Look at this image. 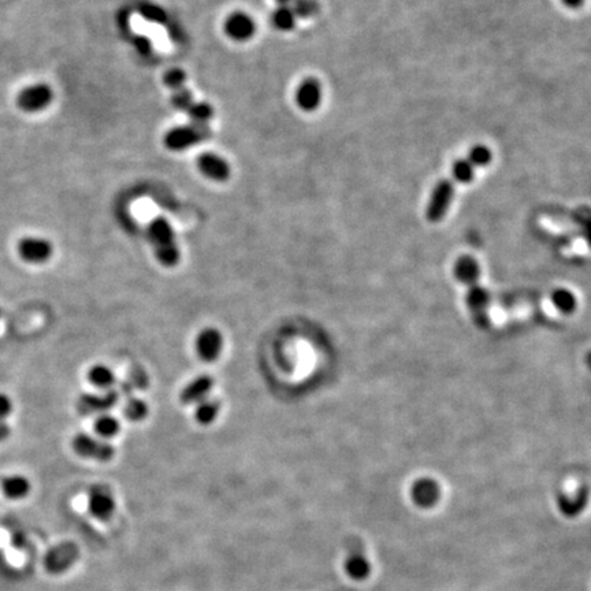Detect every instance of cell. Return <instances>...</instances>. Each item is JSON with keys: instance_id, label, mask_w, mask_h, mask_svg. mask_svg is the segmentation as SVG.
I'll use <instances>...</instances> for the list:
<instances>
[{"instance_id": "cell-24", "label": "cell", "mask_w": 591, "mask_h": 591, "mask_svg": "<svg viewBox=\"0 0 591 591\" xmlns=\"http://www.w3.org/2000/svg\"><path fill=\"white\" fill-rule=\"evenodd\" d=\"M475 167L470 163L467 158L458 159L452 166V175L458 181V184L467 185L471 184L475 178Z\"/></svg>"}, {"instance_id": "cell-34", "label": "cell", "mask_w": 591, "mask_h": 591, "mask_svg": "<svg viewBox=\"0 0 591 591\" xmlns=\"http://www.w3.org/2000/svg\"><path fill=\"white\" fill-rule=\"evenodd\" d=\"M578 219H580L579 222L582 225L585 237H586L587 243L591 245V211L582 209V210L579 211V218Z\"/></svg>"}, {"instance_id": "cell-14", "label": "cell", "mask_w": 591, "mask_h": 591, "mask_svg": "<svg viewBox=\"0 0 591 591\" xmlns=\"http://www.w3.org/2000/svg\"><path fill=\"white\" fill-rule=\"evenodd\" d=\"M255 21L248 14L237 11L228 17L225 22V32L236 41H245L255 35Z\"/></svg>"}, {"instance_id": "cell-15", "label": "cell", "mask_w": 591, "mask_h": 591, "mask_svg": "<svg viewBox=\"0 0 591 591\" xmlns=\"http://www.w3.org/2000/svg\"><path fill=\"white\" fill-rule=\"evenodd\" d=\"M589 502V492L587 489L578 490L573 496L570 495H561L557 498V508L560 514L568 519H575L582 515V512L586 509Z\"/></svg>"}, {"instance_id": "cell-29", "label": "cell", "mask_w": 591, "mask_h": 591, "mask_svg": "<svg viewBox=\"0 0 591 591\" xmlns=\"http://www.w3.org/2000/svg\"><path fill=\"white\" fill-rule=\"evenodd\" d=\"M187 113L189 115L193 123L207 125L214 115V110L207 103H193Z\"/></svg>"}, {"instance_id": "cell-31", "label": "cell", "mask_w": 591, "mask_h": 591, "mask_svg": "<svg viewBox=\"0 0 591 591\" xmlns=\"http://www.w3.org/2000/svg\"><path fill=\"white\" fill-rule=\"evenodd\" d=\"M172 103L177 110L188 111L193 104V96H192L191 91H188L187 88L177 89L172 95Z\"/></svg>"}, {"instance_id": "cell-22", "label": "cell", "mask_w": 591, "mask_h": 591, "mask_svg": "<svg viewBox=\"0 0 591 591\" xmlns=\"http://www.w3.org/2000/svg\"><path fill=\"white\" fill-rule=\"evenodd\" d=\"M119 429H121L119 421L115 419V418H113L111 415L103 414V415H99L96 418L95 431L96 434L100 438H111V437H114V436H116L119 433Z\"/></svg>"}, {"instance_id": "cell-6", "label": "cell", "mask_w": 591, "mask_h": 591, "mask_svg": "<svg viewBox=\"0 0 591 591\" xmlns=\"http://www.w3.org/2000/svg\"><path fill=\"white\" fill-rule=\"evenodd\" d=\"M78 558H79V548L76 543L63 542L47 553L44 558V567L47 573L59 575L72 568L78 561Z\"/></svg>"}, {"instance_id": "cell-9", "label": "cell", "mask_w": 591, "mask_h": 591, "mask_svg": "<svg viewBox=\"0 0 591 591\" xmlns=\"http://www.w3.org/2000/svg\"><path fill=\"white\" fill-rule=\"evenodd\" d=\"M411 498L416 507L421 509H430L438 504L441 487L434 479L420 477L411 487Z\"/></svg>"}, {"instance_id": "cell-18", "label": "cell", "mask_w": 591, "mask_h": 591, "mask_svg": "<svg viewBox=\"0 0 591 591\" xmlns=\"http://www.w3.org/2000/svg\"><path fill=\"white\" fill-rule=\"evenodd\" d=\"M455 275L460 282L465 285H477V278L480 275V268L477 260L471 256H461L456 262Z\"/></svg>"}, {"instance_id": "cell-7", "label": "cell", "mask_w": 591, "mask_h": 591, "mask_svg": "<svg viewBox=\"0 0 591 591\" xmlns=\"http://www.w3.org/2000/svg\"><path fill=\"white\" fill-rule=\"evenodd\" d=\"M19 258L29 265H43L48 262L54 253L53 244L41 237H23L19 240Z\"/></svg>"}, {"instance_id": "cell-37", "label": "cell", "mask_w": 591, "mask_h": 591, "mask_svg": "<svg viewBox=\"0 0 591 591\" xmlns=\"http://www.w3.org/2000/svg\"><path fill=\"white\" fill-rule=\"evenodd\" d=\"M10 434H11L10 426L4 420H0V442H4L10 437Z\"/></svg>"}, {"instance_id": "cell-17", "label": "cell", "mask_w": 591, "mask_h": 591, "mask_svg": "<svg viewBox=\"0 0 591 591\" xmlns=\"http://www.w3.org/2000/svg\"><path fill=\"white\" fill-rule=\"evenodd\" d=\"M343 570L352 580L363 582L367 578H370L372 573V565L365 554H363L362 552H352L345 558Z\"/></svg>"}, {"instance_id": "cell-13", "label": "cell", "mask_w": 591, "mask_h": 591, "mask_svg": "<svg viewBox=\"0 0 591 591\" xmlns=\"http://www.w3.org/2000/svg\"><path fill=\"white\" fill-rule=\"evenodd\" d=\"M197 166L200 172L212 181H226L229 178L230 167L228 162L212 153H204L199 156Z\"/></svg>"}, {"instance_id": "cell-10", "label": "cell", "mask_w": 591, "mask_h": 591, "mask_svg": "<svg viewBox=\"0 0 591 591\" xmlns=\"http://www.w3.org/2000/svg\"><path fill=\"white\" fill-rule=\"evenodd\" d=\"M222 348L223 337L221 331L212 327L203 330L196 340V352L199 358L206 363L215 362L221 356Z\"/></svg>"}, {"instance_id": "cell-4", "label": "cell", "mask_w": 591, "mask_h": 591, "mask_svg": "<svg viewBox=\"0 0 591 591\" xmlns=\"http://www.w3.org/2000/svg\"><path fill=\"white\" fill-rule=\"evenodd\" d=\"M54 100V92L47 84H35L23 88L17 95L19 110L29 114L44 111Z\"/></svg>"}, {"instance_id": "cell-25", "label": "cell", "mask_w": 591, "mask_h": 591, "mask_svg": "<svg viewBox=\"0 0 591 591\" xmlns=\"http://www.w3.org/2000/svg\"><path fill=\"white\" fill-rule=\"evenodd\" d=\"M219 409H221V405H219L218 401H201L196 407L194 416H196V420L199 423H201V424H210L214 420L216 419V416L219 414Z\"/></svg>"}, {"instance_id": "cell-21", "label": "cell", "mask_w": 591, "mask_h": 591, "mask_svg": "<svg viewBox=\"0 0 591 591\" xmlns=\"http://www.w3.org/2000/svg\"><path fill=\"white\" fill-rule=\"evenodd\" d=\"M467 303L475 316H485V311L489 304V293L483 287L474 285L468 293Z\"/></svg>"}, {"instance_id": "cell-39", "label": "cell", "mask_w": 591, "mask_h": 591, "mask_svg": "<svg viewBox=\"0 0 591 591\" xmlns=\"http://www.w3.org/2000/svg\"><path fill=\"white\" fill-rule=\"evenodd\" d=\"M280 3V6H289L292 3V0H277Z\"/></svg>"}, {"instance_id": "cell-38", "label": "cell", "mask_w": 591, "mask_h": 591, "mask_svg": "<svg viewBox=\"0 0 591 591\" xmlns=\"http://www.w3.org/2000/svg\"><path fill=\"white\" fill-rule=\"evenodd\" d=\"M561 1H563V4L565 7H568L571 10H578V9L583 7V4H585L586 0H561Z\"/></svg>"}, {"instance_id": "cell-19", "label": "cell", "mask_w": 591, "mask_h": 591, "mask_svg": "<svg viewBox=\"0 0 591 591\" xmlns=\"http://www.w3.org/2000/svg\"><path fill=\"white\" fill-rule=\"evenodd\" d=\"M3 493L7 498L11 499H21L29 495L31 492V483L29 480L22 475H13L6 477L3 480Z\"/></svg>"}, {"instance_id": "cell-33", "label": "cell", "mask_w": 591, "mask_h": 591, "mask_svg": "<svg viewBox=\"0 0 591 591\" xmlns=\"http://www.w3.org/2000/svg\"><path fill=\"white\" fill-rule=\"evenodd\" d=\"M185 79H187V74H185L181 69H172V70H169V72L165 74V78H163L165 84H166L169 88L174 89V91H177V89H179V88H184V82H185Z\"/></svg>"}, {"instance_id": "cell-23", "label": "cell", "mask_w": 591, "mask_h": 591, "mask_svg": "<svg viewBox=\"0 0 591 591\" xmlns=\"http://www.w3.org/2000/svg\"><path fill=\"white\" fill-rule=\"evenodd\" d=\"M296 16L293 13V10L290 9V6H280L271 16V21L272 25L280 29V31H290L294 28L296 25Z\"/></svg>"}, {"instance_id": "cell-5", "label": "cell", "mask_w": 591, "mask_h": 591, "mask_svg": "<svg viewBox=\"0 0 591 591\" xmlns=\"http://www.w3.org/2000/svg\"><path fill=\"white\" fill-rule=\"evenodd\" d=\"M73 449L78 456L107 463L114 458V446L104 439L95 438L89 434H78L73 439Z\"/></svg>"}, {"instance_id": "cell-20", "label": "cell", "mask_w": 591, "mask_h": 591, "mask_svg": "<svg viewBox=\"0 0 591 591\" xmlns=\"http://www.w3.org/2000/svg\"><path fill=\"white\" fill-rule=\"evenodd\" d=\"M88 380L99 389L110 390L113 389L116 378H115L114 371L110 367L104 364H96L89 370Z\"/></svg>"}, {"instance_id": "cell-12", "label": "cell", "mask_w": 591, "mask_h": 591, "mask_svg": "<svg viewBox=\"0 0 591 591\" xmlns=\"http://www.w3.org/2000/svg\"><path fill=\"white\" fill-rule=\"evenodd\" d=\"M296 101L304 111H314L322 103V85L316 78H305L296 92Z\"/></svg>"}, {"instance_id": "cell-2", "label": "cell", "mask_w": 591, "mask_h": 591, "mask_svg": "<svg viewBox=\"0 0 591 591\" xmlns=\"http://www.w3.org/2000/svg\"><path fill=\"white\" fill-rule=\"evenodd\" d=\"M211 137L209 125L193 123L188 126L174 128L165 136V144L172 151H182Z\"/></svg>"}, {"instance_id": "cell-26", "label": "cell", "mask_w": 591, "mask_h": 591, "mask_svg": "<svg viewBox=\"0 0 591 591\" xmlns=\"http://www.w3.org/2000/svg\"><path fill=\"white\" fill-rule=\"evenodd\" d=\"M465 158L470 160V163L475 169H482V167H487L492 163V160H493V153H492V150L489 147L479 144V145L473 147L468 151Z\"/></svg>"}, {"instance_id": "cell-27", "label": "cell", "mask_w": 591, "mask_h": 591, "mask_svg": "<svg viewBox=\"0 0 591 591\" xmlns=\"http://www.w3.org/2000/svg\"><path fill=\"white\" fill-rule=\"evenodd\" d=\"M554 305L558 311H561L563 314H571L576 308V299L573 297V293L568 292L567 289H558L553 293Z\"/></svg>"}, {"instance_id": "cell-11", "label": "cell", "mask_w": 591, "mask_h": 591, "mask_svg": "<svg viewBox=\"0 0 591 591\" xmlns=\"http://www.w3.org/2000/svg\"><path fill=\"white\" fill-rule=\"evenodd\" d=\"M89 512L99 520H109L114 515L116 502L113 493L101 486H96L88 497Z\"/></svg>"}, {"instance_id": "cell-3", "label": "cell", "mask_w": 591, "mask_h": 591, "mask_svg": "<svg viewBox=\"0 0 591 591\" xmlns=\"http://www.w3.org/2000/svg\"><path fill=\"white\" fill-rule=\"evenodd\" d=\"M455 184L449 178H443L433 188L427 207L426 218L430 222H439L448 214L455 199Z\"/></svg>"}, {"instance_id": "cell-36", "label": "cell", "mask_w": 591, "mask_h": 591, "mask_svg": "<svg viewBox=\"0 0 591 591\" xmlns=\"http://www.w3.org/2000/svg\"><path fill=\"white\" fill-rule=\"evenodd\" d=\"M143 13H144L148 18L155 19V21H162V19L165 18V16H163L162 10H158V9H155L153 6H147V7L143 10Z\"/></svg>"}, {"instance_id": "cell-35", "label": "cell", "mask_w": 591, "mask_h": 591, "mask_svg": "<svg viewBox=\"0 0 591 591\" xmlns=\"http://www.w3.org/2000/svg\"><path fill=\"white\" fill-rule=\"evenodd\" d=\"M11 412H13V401L9 396L0 393V420L6 419Z\"/></svg>"}, {"instance_id": "cell-30", "label": "cell", "mask_w": 591, "mask_h": 591, "mask_svg": "<svg viewBox=\"0 0 591 591\" xmlns=\"http://www.w3.org/2000/svg\"><path fill=\"white\" fill-rule=\"evenodd\" d=\"M125 416L132 421L143 420L148 414V405L145 401L140 399H131L125 405Z\"/></svg>"}, {"instance_id": "cell-8", "label": "cell", "mask_w": 591, "mask_h": 591, "mask_svg": "<svg viewBox=\"0 0 591 591\" xmlns=\"http://www.w3.org/2000/svg\"><path fill=\"white\" fill-rule=\"evenodd\" d=\"M119 396V392L115 389H110L103 394L85 393L77 401V409L81 415H103L114 408Z\"/></svg>"}, {"instance_id": "cell-1", "label": "cell", "mask_w": 591, "mask_h": 591, "mask_svg": "<svg viewBox=\"0 0 591 591\" xmlns=\"http://www.w3.org/2000/svg\"><path fill=\"white\" fill-rule=\"evenodd\" d=\"M148 236L158 260L166 267H174L179 260V248L170 222L162 216L153 219L148 228Z\"/></svg>"}, {"instance_id": "cell-16", "label": "cell", "mask_w": 591, "mask_h": 591, "mask_svg": "<svg viewBox=\"0 0 591 591\" xmlns=\"http://www.w3.org/2000/svg\"><path fill=\"white\" fill-rule=\"evenodd\" d=\"M214 387V380L209 375H201L187 385L181 392V401L184 404H200L201 401L207 400Z\"/></svg>"}, {"instance_id": "cell-28", "label": "cell", "mask_w": 591, "mask_h": 591, "mask_svg": "<svg viewBox=\"0 0 591 591\" xmlns=\"http://www.w3.org/2000/svg\"><path fill=\"white\" fill-rule=\"evenodd\" d=\"M289 6L293 10L294 16L300 18L314 17L319 11V4L316 0H292Z\"/></svg>"}, {"instance_id": "cell-32", "label": "cell", "mask_w": 591, "mask_h": 591, "mask_svg": "<svg viewBox=\"0 0 591 591\" xmlns=\"http://www.w3.org/2000/svg\"><path fill=\"white\" fill-rule=\"evenodd\" d=\"M125 381L132 386L133 390H136V389H147L148 383H150V378L141 367H134L131 370V372H129V375Z\"/></svg>"}]
</instances>
